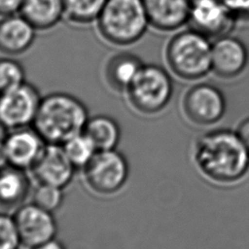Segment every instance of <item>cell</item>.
I'll list each match as a JSON object with an SVG mask.
<instances>
[{"label":"cell","instance_id":"484cf974","mask_svg":"<svg viewBox=\"0 0 249 249\" xmlns=\"http://www.w3.org/2000/svg\"><path fill=\"white\" fill-rule=\"evenodd\" d=\"M23 0H0V18L18 14Z\"/></svg>","mask_w":249,"mask_h":249},{"label":"cell","instance_id":"83f0119b","mask_svg":"<svg viewBox=\"0 0 249 249\" xmlns=\"http://www.w3.org/2000/svg\"><path fill=\"white\" fill-rule=\"evenodd\" d=\"M29 249H66V247L64 246V244L62 242H60L59 240L54 238V239L50 240L46 243L40 244L38 246L29 248Z\"/></svg>","mask_w":249,"mask_h":249},{"label":"cell","instance_id":"d4e9b609","mask_svg":"<svg viewBox=\"0 0 249 249\" xmlns=\"http://www.w3.org/2000/svg\"><path fill=\"white\" fill-rule=\"evenodd\" d=\"M237 21H249V0H222Z\"/></svg>","mask_w":249,"mask_h":249},{"label":"cell","instance_id":"ac0fdd59","mask_svg":"<svg viewBox=\"0 0 249 249\" xmlns=\"http://www.w3.org/2000/svg\"><path fill=\"white\" fill-rule=\"evenodd\" d=\"M19 14L36 30H49L64 18L63 0H23Z\"/></svg>","mask_w":249,"mask_h":249},{"label":"cell","instance_id":"7c38bea8","mask_svg":"<svg viewBox=\"0 0 249 249\" xmlns=\"http://www.w3.org/2000/svg\"><path fill=\"white\" fill-rule=\"evenodd\" d=\"M249 52L239 38L231 34L219 37L212 42V72L223 79L239 76L247 67Z\"/></svg>","mask_w":249,"mask_h":249},{"label":"cell","instance_id":"8fae6325","mask_svg":"<svg viewBox=\"0 0 249 249\" xmlns=\"http://www.w3.org/2000/svg\"><path fill=\"white\" fill-rule=\"evenodd\" d=\"M76 170L61 145L46 144L29 173L35 183L65 189L72 182Z\"/></svg>","mask_w":249,"mask_h":249},{"label":"cell","instance_id":"5bb4252c","mask_svg":"<svg viewBox=\"0 0 249 249\" xmlns=\"http://www.w3.org/2000/svg\"><path fill=\"white\" fill-rule=\"evenodd\" d=\"M36 31L19 13L0 18V53L10 56L24 53L33 46Z\"/></svg>","mask_w":249,"mask_h":249},{"label":"cell","instance_id":"4fadbf2b","mask_svg":"<svg viewBox=\"0 0 249 249\" xmlns=\"http://www.w3.org/2000/svg\"><path fill=\"white\" fill-rule=\"evenodd\" d=\"M3 138L9 165L27 171L33 167L47 144L32 125L10 130Z\"/></svg>","mask_w":249,"mask_h":249},{"label":"cell","instance_id":"7402d4cb","mask_svg":"<svg viewBox=\"0 0 249 249\" xmlns=\"http://www.w3.org/2000/svg\"><path fill=\"white\" fill-rule=\"evenodd\" d=\"M63 190L59 187L36 183L30 194L31 202L47 211L54 213L62 206L64 200Z\"/></svg>","mask_w":249,"mask_h":249},{"label":"cell","instance_id":"f1b7e54d","mask_svg":"<svg viewBox=\"0 0 249 249\" xmlns=\"http://www.w3.org/2000/svg\"><path fill=\"white\" fill-rule=\"evenodd\" d=\"M7 165H9V163H8L7 155H6L4 138L3 136H0V169L6 167Z\"/></svg>","mask_w":249,"mask_h":249},{"label":"cell","instance_id":"ffe728a7","mask_svg":"<svg viewBox=\"0 0 249 249\" xmlns=\"http://www.w3.org/2000/svg\"><path fill=\"white\" fill-rule=\"evenodd\" d=\"M107 0H63L64 18L74 24L96 21Z\"/></svg>","mask_w":249,"mask_h":249},{"label":"cell","instance_id":"30bf717a","mask_svg":"<svg viewBox=\"0 0 249 249\" xmlns=\"http://www.w3.org/2000/svg\"><path fill=\"white\" fill-rule=\"evenodd\" d=\"M236 22L222 0H192L187 24L210 40L231 34Z\"/></svg>","mask_w":249,"mask_h":249},{"label":"cell","instance_id":"4316f807","mask_svg":"<svg viewBox=\"0 0 249 249\" xmlns=\"http://www.w3.org/2000/svg\"><path fill=\"white\" fill-rule=\"evenodd\" d=\"M236 132L249 151V117L244 119L238 125Z\"/></svg>","mask_w":249,"mask_h":249},{"label":"cell","instance_id":"9c48e42d","mask_svg":"<svg viewBox=\"0 0 249 249\" xmlns=\"http://www.w3.org/2000/svg\"><path fill=\"white\" fill-rule=\"evenodd\" d=\"M21 245L29 249L56 238L57 223L53 213L25 202L13 215Z\"/></svg>","mask_w":249,"mask_h":249},{"label":"cell","instance_id":"cb8c5ba5","mask_svg":"<svg viewBox=\"0 0 249 249\" xmlns=\"http://www.w3.org/2000/svg\"><path fill=\"white\" fill-rule=\"evenodd\" d=\"M20 246L13 216L0 212V249H19Z\"/></svg>","mask_w":249,"mask_h":249},{"label":"cell","instance_id":"8992f818","mask_svg":"<svg viewBox=\"0 0 249 249\" xmlns=\"http://www.w3.org/2000/svg\"><path fill=\"white\" fill-rule=\"evenodd\" d=\"M86 188L98 196H112L126 185L129 165L126 158L117 149L97 151L81 170Z\"/></svg>","mask_w":249,"mask_h":249},{"label":"cell","instance_id":"6da1fadb","mask_svg":"<svg viewBox=\"0 0 249 249\" xmlns=\"http://www.w3.org/2000/svg\"><path fill=\"white\" fill-rule=\"evenodd\" d=\"M201 173L220 184L241 180L249 170V151L236 131L220 128L200 135L194 148Z\"/></svg>","mask_w":249,"mask_h":249},{"label":"cell","instance_id":"44dd1931","mask_svg":"<svg viewBox=\"0 0 249 249\" xmlns=\"http://www.w3.org/2000/svg\"><path fill=\"white\" fill-rule=\"evenodd\" d=\"M61 147L77 170H82L97 152L93 142L84 131L66 140Z\"/></svg>","mask_w":249,"mask_h":249},{"label":"cell","instance_id":"ba28073f","mask_svg":"<svg viewBox=\"0 0 249 249\" xmlns=\"http://www.w3.org/2000/svg\"><path fill=\"white\" fill-rule=\"evenodd\" d=\"M182 107L186 117L198 125L218 123L225 115L227 102L222 90L214 85L199 83L184 94Z\"/></svg>","mask_w":249,"mask_h":249},{"label":"cell","instance_id":"3957f363","mask_svg":"<svg viewBox=\"0 0 249 249\" xmlns=\"http://www.w3.org/2000/svg\"><path fill=\"white\" fill-rule=\"evenodd\" d=\"M96 25L101 37L115 46L138 42L150 26L142 0H107Z\"/></svg>","mask_w":249,"mask_h":249},{"label":"cell","instance_id":"277c9868","mask_svg":"<svg viewBox=\"0 0 249 249\" xmlns=\"http://www.w3.org/2000/svg\"><path fill=\"white\" fill-rule=\"evenodd\" d=\"M211 49L209 38L189 28L170 38L165 48V59L177 77L187 81L199 80L212 71Z\"/></svg>","mask_w":249,"mask_h":249},{"label":"cell","instance_id":"603a6c76","mask_svg":"<svg viewBox=\"0 0 249 249\" xmlns=\"http://www.w3.org/2000/svg\"><path fill=\"white\" fill-rule=\"evenodd\" d=\"M25 81V69L16 58L6 55L0 57V93L10 90Z\"/></svg>","mask_w":249,"mask_h":249},{"label":"cell","instance_id":"d6986e66","mask_svg":"<svg viewBox=\"0 0 249 249\" xmlns=\"http://www.w3.org/2000/svg\"><path fill=\"white\" fill-rule=\"evenodd\" d=\"M84 132L91 139L97 151L117 149L122 135L118 122L107 115L89 117Z\"/></svg>","mask_w":249,"mask_h":249},{"label":"cell","instance_id":"7a4b0ae2","mask_svg":"<svg viewBox=\"0 0 249 249\" xmlns=\"http://www.w3.org/2000/svg\"><path fill=\"white\" fill-rule=\"evenodd\" d=\"M89 118L82 100L67 92L54 91L42 96L32 126L47 144L61 145L84 131Z\"/></svg>","mask_w":249,"mask_h":249},{"label":"cell","instance_id":"5b68a950","mask_svg":"<svg viewBox=\"0 0 249 249\" xmlns=\"http://www.w3.org/2000/svg\"><path fill=\"white\" fill-rule=\"evenodd\" d=\"M124 93L133 111L142 116H153L161 112L170 102L173 81L160 65L144 63Z\"/></svg>","mask_w":249,"mask_h":249},{"label":"cell","instance_id":"2e32d148","mask_svg":"<svg viewBox=\"0 0 249 249\" xmlns=\"http://www.w3.org/2000/svg\"><path fill=\"white\" fill-rule=\"evenodd\" d=\"M29 171L12 165L0 169V206L17 209L28 198L32 191Z\"/></svg>","mask_w":249,"mask_h":249},{"label":"cell","instance_id":"9a60e30c","mask_svg":"<svg viewBox=\"0 0 249 249\" xmlns=\"http://www.w3.org/2000/svg\"><path fill=\"white\" fill-rule=\"evenodd\" d=\"M151 27L174 31L188 22L192 0H142Z\"/></svg>","mask_w":249,"mask_h":249},{"label":"cell","instance_id":"e0dca14e","mask_svg":"<svg viewBox=\"0 0 249 249\" xmlns=\"http://www.w3.org/2000/svg\"><path fill=\"white\" fill-rule=\"evenodd\" d=\"M144 65L141 58L129 52L112 55L106 62L104 78L108 87L115 92L124 93Z\"/></svg>","mask_w":249,"mask_h":249},{"label":"cell","instance_id":"52a82bcc","mask_svg":"<svg viewBox=\"0 0 249 249\" xmlns=\"http://www.w3.org/2000/svg\"><path fill=\"white\" fill-rule=\"evenodd\" d=\"M42 96L33 84H23L0 93V130H10L33 124Z\"/></svg>","mask_w":249,"mask_h":249}]
</instances>
